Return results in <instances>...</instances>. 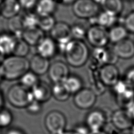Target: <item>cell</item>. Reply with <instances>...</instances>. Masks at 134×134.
Returning <instances> with one entry per match:
<instances>
[{
	"label": "cell",
	"mask_w": 134,
	"mask_h": 134,
	"mask_svg": "<svg viewBox=\"0 0 134 134\" xmlns=\"http://www.w3.org/2000/svg\"><path fill=\"white\" fill-rule=\"evenodd\" d=\"M0 66L3 79L12 81L19 80L29 71V62L26 58L11 55L5 58Z\"/></svg>",
	"instance_id": "1"
},
{
	"label": "cell",
	"mask_w": 134,
	"mask_h": 134,
	"mask_svg": "<svg viewBox=\"0 0 134 134\" xmlns=\"http://www.w3.org/2000/svg\"><path fill=\"white\" fill-rule=\"evenodd\" d=\"M63 53L67 63L74 68L84 65L90 55L87 45L81 40L75 39L66 44Z\"/></svg>",
	"instance_id": "2"
},
{
	"label": "cell",
	"mask_w": 134,
	"mask_h": 134,
	"mask_svg": "<svg viewBox=\"0 0 134 134\" xmlns=\"http://www.w3.org/2000/svg\"><path fill=\"white\" fill-rule=\"evenodd\" d=\"M10 104L16 108H25L34 100L31 90L20 83L10 86L7 92Z\"/></svg>",
	"instance_id": "3"
},
{
	"label": "cell",
	"mask_w": 134,
	"mask_h": 134,
	"mask_svg": "<svg viewBox=\"0 0 134 134\" xmlns=\"http://www.w3.org/2000/svg\"><path fill=\"white\" fill-rule=\"evenodd\" d=\"M112 113L106 109H94L86 115L85 124L91 131L103 130L107 123L110 122Z\"/></svg>",
	"instance_id": "4"
},
{
	"label": "cell",
	"mask_w": 134,
	"mask_h": 134,
	"mask_svg": "<svg viewBox=\"0 0 134 134\" xmlns=\"http://www.w3.org/2000/svg\"><path fill=\"white\" fill-rule=\"evenodd\" d=\"M50 37L56 42L58 49L63 52L66 44L72 39L71 27L63 21L58 22L50 31Z\"/></svg>",
	"instance_id": "5"
},
{
	"label": "cell",
	"mask_w": 134,
	"mask_h": 134,
	"mask_svg": "<svg viewBox=\"0 0 134 134\" xmlns=\"http://www.w3.org/2000/svg\"><path fill=\"white\" fill-rule=\"evenodd\" d=\"M72 10L77 17L88 19L98 14L99 7L93 0H76L72 5Z\"/></svg>",
	"instance_id": "6"
},
{
	"label": "cell",
	"mask_w": 134,
	"mask_h": 134,
	"mask_svg": "<svg viewBox=\"0 0 134 134\" xmlns=\"http://www.w3.org/2000/svg\"><path fill=\"white\" fill-rule=\"evenodd\" d=\"M44 125L51 134H60L65 130L66 119L61 111L52 110L47 114L44 119Z\"/></svg>",
	"instance_id": "7"
},
{
	"label": "cell",
	"mask_w": 134,
	"mask_h": 134,
	"mask_svg": "<svg viewBox=\"0 0 134 134\" xmlns=\"http://www.w3.org/2000/svg\"><path fill=\"white\" fill-rule=\"evenodd\" d=\"M86 37L90 44L95 48H104L109 41L108 32L105 28L97 25L87 29Z\"/></svg>",
	"instance_id": "8"
},
{
	"label": "cell",
	"mask_w": 134,
	"mask_h": 134,
	"mask_svg": "<svg viewBox=\"0 0 134 134\" xmlns=\"http://www.w3.org/2000/svg\"><path fill=\"white\" fill-rule=\"evenodd\" d=\"M47 73L53 84L60 83H63L70 76V70L66 63L57 60L50 64Z\"/></svg>",
	"instance_id": "9"
},
{
	"label": "cell",
	"mask_w": 134,
	"mask_h": 134,
	"mask_svg": "<svg viewBox=\"0 0 134 134\" xmlns=\"http://www.w3.org/2000/svg\"><path fill=\"white\" fill-rule=\"evenodd\" d=\"M96 98L97 95L91 88H83L75 94L73 103L80 109H89L94 105Z\"/></svg>",
	"instance_id": "10"
},
{
	"label": "cell",
	"mask_w": 134,
	"mask_h": 134,
	"mask_svg": "<svg viewBox=\"0 0 134 134\" xmlns=\"http://www.w3.org/2000/svg\"><path fill=\"white\" fill-rule=\"evenodd\" d=\"M98 77L105 86L113 87L119 81V72L114 64H105L99 71Z\"/></svg>",
	"instance_id": "11"
},
{
	"label": "cell",
	"mask_w": 134,
	"mask_h": 134,
	"mask_svg": "<svg viewBox=\"0 0 134 134\" xmlns=\"http://www.w3.org/2000/svg\"><path fill=\"white\" fill-rule=\"evenodd\" d=\"M110 122L118 129L124 131L131 128L133 121L126 109L120 108L112 113Z\"/></svg>",
	"instance_id": "12"
},
{
	"label": "cell",
	"mask_w": 134,
	"mask_h": 134,
	"mask_svg": "<svg viewBox=\"0 0 134 134\" xmlns=\"http://www.w3.org/2000/svg\"><path fill=\"white\" fill-rule=\"evenodd\" d=\"M34 100L40 103L49 100L52 95V87L46 82L39 80L31 89Z\"/></svg>",
	"instance_id": "13"
},
{
	"label": "cell",
	"mask_w": 134,
	"mask_h": 134,
	"mask_svg": "<svg viewBox=\"0 0 134 134\" xmlns=\"http://www.w3.org/2000/svg\"><path fill=\"white\" fill-rule=\"evenodd\" d=\"M29 62V70L38 76L48 73L50 65L49 59L36 53L32 55Z\"/></svg>",
	"instance_id": "14"
},
{
	"label": "cell",
	"mask_w": 134,
	"mask_h": 134,
	"mask_svg": "<svg viewBox=\"0 0 134 134\" xmlns=\"http://www.w3.org/2000/svg\"><path fill=\"white\" fill-rule=\"evenodd\" d=\"M113 50L118 58L130 59L134 56V42L131 40L126 38L115 43Z\"/></svg>",
	"instance_id": "15"
},
{
	"label": "cell",
	"mask_w": 134,
	"mask_h": 134,
	"mask_svg": "<svg viewBox=\"0 0 134 134\" xmlns=\"http://www.w3.org/2000/svg\"><path fill=\"white\" fill-rule=\"evenodd\" d=\"M36 47L37 53L49 60L55 55L58 50L56 42L50 37H46Z\"/></svg>",
	"instance_id": "16"
},
{
	"label": "cell",
	"mask_w": 134,
	"mask_h": 134,
	"mask_svg": "<svg viewBox=\"0 0 134 134\" xmlns=\"http://www.w3.org/2000/svg\"><path fill=\"white\" fill-rule=\"evenodd\" d=\"M0 9L1 16L9 19L19 15L21 8L18 0H3Z\"/></svg>",
	"instance_id": "17"
},
{
	"label": "cell",
	"mask_w": 134,
	"mask_h": 134,
	"mask_svg": "<svg viewBox=\"0 0 134 134\" xmlns=\"http://www.w3.org/2000/svg\"><path fill=\"white\" fill-rule=\"evenodd\" d=\"M44 33L38 27L25 29L21 38L30 46L36 47L46 37Z\"/></svg>",
	"instance_id": "18"
},
{
	"label": "cell",
	"mask_w": 134,
	"mask_h": 134,
	"mask_svg": "<svg viewBox=\"0 0 134 134\" xmlns=\"http://www.w3.org/2000/svg\"><path fill=\"white\" fill-rule=\"evenodd\" d=\"M16 38L9 32L0 34V52L5 57L13 54Z\"/></svg>",
	"instance_id": "19"
},
{
	"label": "cell",
	"mask_w": 134,
	"mask_h": 134,
	"mask_svg": "<svg viewBox=\"0 0 134 134\" xmlns=\"http://www.w3.org/2000/svg\"><path fill=\"white\" fill-rule=\"evenodd\" d=\"M57 9V3L53 0H38L35 8L38 16L52 15Z\"/></svg>",
	"instance_id": "20"
},
{
	"label": "cell",
	"mask_w": 134,
	"mask_h": 134,
	"mask_svg": "<svg viewBox=\"0 0 134 134\" xmlns=\"http://www.w3.org/2000/svg\"><path fill=\"white\" fill-rule=\"evenodd\" d=\"M115 99L120 108L127 109L134 102V90L129 86L125 90L115 95Z\"/></svg>",
	"instance_id": "21"
},
{
	"label": "cell",
	"mask_w": 134,
	"mask_h": 134,
	"mask_svg": "<svg viewBox=\"0 0 134 134\" xmlns=\"http://www.w3.org/2000/svg\"><path fill=\"white\" fill-rule=\"evenodd\" d=\"M7 26L8 32L16 38H21L25 28L23 26L21 15H19L8 19Z\"/></svg>",
	"instance_id": "22"
},
{
	"label": "cell",
	"mask_w": 134,
	"mask_h": 134,
	"mask_svg": "<svg viewBox=\"0 0 134 134\" xmlns=\"http://www.w3.org/2000/svg\"><path fill=\"white\" fill-rule=\"evenodd\" d=\"M71 94L63 83L53 84L52 86V96L59 102L67 100Z\"/></svg>",
	"instance_id": "23"
},
{
	"label": "cell",
	"mask_w": 134,
	"mask_h": 134,
	"mask_svg": "<svg viewBox=\"0 0 134 134\" xmlns=\"http://www.w3.org/2000/svg\"><path fill=\"white\" fill-rule=\"evenodd\" d=\"M101 5L105 12L115 16L120 13L123 9L121 0H104Z\"/></svg>",
	"instance_id": "24"
},
{
	"label": "cell",
	"mask_w": 134,
	"mask_h": 134,
	"mask_svg": "<svg viewBox=\"0 0 134 134\" xmlns=\"http://www.w3.org/2000/svg\"><path fill=\"white\" fill-rule=\"evenodd\" d=\"M127 35V30L122 26H114L108 32L109 41L115 44L126 39Z\"/></svg>",
	"instance_id": "25"
},
{
	"label": "cell",
	"mask_w": 134,
	"mask_h": 134,
	"mask_svg": "<svg viewBox=\"0 0 134 134\" xmlns=\"http://www.w3.org/2000/svg\"><path fill=\"white\" fill-rule=\"evenodd\" d=\"M63 83L71 94H76L83 88L82 80L75 75H70Z\"/></svg>",
	"instance_id": "26"
},
{
	"label": "cell",
	"mask_w": 134,
	"mask_h": 134,
	"mask_svg": "<svg viewBox=\"0 0 134 134\" xmlns=\"http://www.w3.org/2000/svg\"><path fill=\"white\" fill-rule=\"evenodd\" d=\"M30 51V46L22 38H16L12 55L26 58Z\"/></svg>",
	"instance_id": "27"
},
{
	"label": "cell",
	"mask_w": 134,
	"mask_h": 134,
	"mask_svg": "<svg viewBox=\"0 0 134 134\" xmlns=\"http://www.w3.org/2000/svg\"><path fill=\"white\" fill-rule=\"evenodd\" d=\"M21 16L25 29L38 27L39 16L36 13L26 11Z\"/></svg>",
	"instance_id": "28"
},
{
	"label": "cell",
	"mask_w": 134,
	"mask_h": 134,
	"mask_svg": "<svg viewBox=\"0 0 134 134\" xmlns=\"http://www.w3.org/2000/svg\"><path fill=\"white\" fill-rule=\"evenodd\" d=\"M57 23L53 15L39 16L38 27L43 32H50Z\"/></svg>",
	"instance_id": "29"
},
{
	"label": "cell",
	"mask_w": 134,
	"mask_h": 134,
	"mask_svg": "<svg viewBox=\"0 0 134 134\" xmlns=\"http://www.w3.org/2000/svg\"><path fill=\"white\" fill-rule=\"evenodd\" d=\"M116 19V16L104 11L98 15L96 19V23L97 25L106 28L112 26L115 22Z\"/></svg>",
	"instance_id": "30"
},
{
	"label": "cell",
	"mask_w": 134,
	"mask_h": 134,
	"mask_svg": "<svg viewBox=\"0 0 134 134\" xmlns=\"http://www.w3.org/2000/svg\"><path fill=\"white\" fill-rule=\"evenodd\" d=\"M19 80L21 84L29 89H31L40 80L39 79L38 75L29 70L24 74Z\"/></svg>",
	"instance_id": "31"
},
{
	"label": "cell",
	"mask_w": 134,
	"mask_h": 134,
	"mask_svg": "<svg viewBox=\"0 0 134 134\" xmlns=\"http://www.w3.org/2000/svg\"><path fill=\"white\" fill-rule=\"evenodd\" d=\"M93 55L98 63L103 65L107 64V49L104 48H96L93 51Z\"/></svg>",
	"instance_id": "32"
},
{
	"label": "cell",
	"mask_w": 134,
	"mask_h": 134,
	"mask_svg": "<svg viewBox=\"0 0 134 134\" xmlns=\"http://www.w3.org/2000/svg\"><path fill=\"white\" fill-rule=\"evenodd\" d=\"M13 117L12 113L6 108L0 110V127H6L12 122Z\"/></svg>",
	"instance_id": "33"
},
{
	"label": "cell",
	"mask_w": 134,
	"mask_h": 134,
	"mask_svg": "<svg viewBox=\"0 0 134 134\" xmlns=\"http://www.w3.org/2000/svg\"><path fill=\"white\" fill-rule=\"evenodd\" d=\"M85 29L81 25H74L72 27H71L72 37L74 38L75 39L81 40V39L86 36L87 31H86Z\"/></svg>",
	"instance_id": "34"
},
{
	"label": "cell",
	"mask_w": 134,
	"mask_h": 134,
	"mask_svg": "<svg viewBox=\"0 0 134 134\" xmlns=\"http://www.w3.org/2000/svg\"><path fill=\"white\" fill-rule=\"evenodd\" d=\"M41 103L34 100L29 103L26 107V109L28 113L31 114H37L39 113L42 109Z\"/></svg>",
	"instance_id": "35"
},
{
	"label": "cell",
	"mask_w": 134,
	"mask_h": 134,
	"mask_svg": "<svg viewBox=\"0 0 134 134\" xmlns=\"http://www.w3.org/2000/svg\"><path fill=\"white\" fill-rule=\"evenodd\" d=\"M21 9L26 11H31L35 9L38 0H18Z\"/></svg>",
	"instance_id": "36"
},
{
	"label": "cell",
	"mask_w": 134,
	"mask_h": 134,
	"mask_svg": "<svg viewBox=\"0 0 134 134\" xmlns=\"http://www.w3.org/2000/svg\"><path fill=\"white\" fill-rule=\"evenodd\" d=\"M124 25L127 31L134 33V12L126 16L124 20Z\"/></svg>",
	"instance_id": "37"
},
{
	"label": "cell",
	"mask_w": 134,
	"mask_h": 134,
	"mask_svg": "<svg viewBox=\"0 0 134 134\" xmlns=\"http://www.w3.org/2000/svg\"><path fill=\"white\" fill-rule=\"evenodd\" d=\"M103 130L107 134H124L122 131L115 127L111 122L107 123Z\"/></svg>",
	"instance_id": "38"
},
{
	"label": "cell",
	"mask_w": 134,
	"mask_h": 134,
	"mask_svg": "<svg viewBox=\"0 0 134 134\" xmlns=\"http://www.w3.org/2000/svg\"><path fill=\"white\" fill-rule=\"evenodd\" d=\"M77 134H90L91 130L85 125V124H80L76 125L73 128Z\"/></svg>",
	"instance_id": "39"
},
{
	"label": "cell",
	"mask_w": 134,
	"mask_h": 134,
	"mask_svg": "<svg viewBox=\"0 0 134 134\" xmlns=\"http://www.w3.org/2000/svg\"><path fill=\"white\" fill-rule=\"evenodd\" d=\"M125 81L134 90V68L130 69L127 72Z\"/></svg>",
	"instance_id": "40"
},
{
	"label": "cell",
	"mask_w": 134,
	"mask_h": 134,
	"mask_svg": "<svg viewBox=\"0 0 134 134\" xmlns=\"http://www.w3.org/2000/svg\"><path fill=\"white\" fill-rule=\"evenodd\" d=\"M126 110L134 122V102Z\"/></svg>",
	"instance_id": "41"
},
{
	"label": "cell",
	"mask_w": 134,
	"mask_h": 134,
	"mask_svg": "<svg viewBox=\"0 0 134 134\" xmlns=\"http://www.w3.org/2000/svg\"><path fill=\"white\" fill-rule=\"evenodd\" d=\"M6 134H25V133L19 129L12 128L8 130L6 133Z\"/></svg>",
	"instance_id": "42"
},
{
	"label": "cell",
	"mask_w": 134,
	"mask_h": 134,
	"mask_svg": "<svg viewBox=\"0 0 134 134\" xmlns=\"http://www.w3.org/2000/svg\"><path fill=\"white\" fill-rule=\"evenodd\" d=\"M76 0H59V3H62L64 4H73Z\"/></svg>",
	"instance_id": "43"
},
{
	"label": "cell",
	"mask_w": 134,
	"mask_h": 134,
	"mask_svg": "<svg viewBox=\"0 0 134 134\" xmlns=\"http://www.w3.org/2000/svg\"><path fill=\"white\" fill-rule=\"evenodd\" d=\"M90 134H107L103 130H96V131H91Z\"/></svg>",
	"instance_id": "44"
},
{
	"label": "cell",
	"mask_w": 134,
	"mask_h": 134,
	"mask_svg": "<svg viewBox=\"0 0 134 134\" xmlns=\"http://www.w3.org/2000/svg\"><path fill=\"white\" fill-rule=\"evenodd\" d=\"M4 105V99L2 93L0 91V110L3 108Z\"/></svg>",
	"instance_id": "45"
},
{
	"label": "cell",
	"mask_w": 134,
	"mask_h": 134,
	"mask_svg": "<svg viewBox=\"0 0 134 134\" xmlns=\"http://www.w3.org/2000/svg\"><path fill=\"white\" fill-rule=\"evenodd\" d=\"M60 134H77L74 130H64Z\"/></svg>",
	"instance_id": "46"
},
{
	"label": "cell",
	"mask_w": 134,
	"mask_h": 134,
	"mask_svg": "<svg viewBox=\"0 0 134 134\" xmlns=\"http://www.w3.org/2000/svg\"><path fill=\"white\" fill-rule=\"evenodd\" d=\"M5 58H6V57H5L4 55H3L0 52V64H1V63L3 61V60L5 59Z\"/></svg>",
	"instance_id": "47"
},
{
	"label": "cell",
	"mask_w": 134,
	"mask_h": 134,
	"mask_svg": "<svg viewBox=\"0 0 134 134\" xmlns=\"http://www.w3.org/2000/svg\"><path fill=\"white\" fill-rule=\"evenodd\" d=\"M96 3H97L98 5H101L104 0H93Z\"/></svg>",
	"instance_id": "48"
},
{
	"label": "cell",
	"mask_w": 134,
	"mask_h": 134,
	"mask_svg": "<svg viewBox=\"0 0 134 134\" xmlns=\"http://www.w3.org/2000/svg\"><path fill=\"white\" fill-rule=\"evenodd\" d=\"M2 80H3V77L2 72V70L1 69V66H0V82L2 81Z\"/></svg>",
	"instance_id": "49"
},
{
	"label": "cell",
	"mask_w": 134,
	"mask_h": 134,
	"mask_svg": "<svg viewBox=\"0 0 134 134\" xmlns=\"http://www.w3.org/2000/svg\"><path fill=\"white\" fill-rule=\"evenodd\" d=\"M130 130H131V133H132V134H134V122H133V124L132 127H131V128H130Z\"/></svg>",
	"instance_id": "50"
},
{
	"label": "cell",
	"mask_w": 134,
	"mask_h": 134,
	"mask_svg": "<svg viewBox=\"0 0 134 134\" xmlns=\"http://www.w3.org/2000/svg\"><path fill=\"white\" fill-rule=\"evenodd\" d=\"M3 1V0H0V5H1V4L2 3V2Z\"/></svg>",
	"instance_id": "51"
},
{
	"label": "cell",
	"mask_w": 134,
	"mask_h": 134,
	"mask_svg": "<svg viewBox=\"0 0 134 134\" xmlns=\"http://www.w3.org/2000/svg\"><path fill=\"white\" fill-rule=\"evenodd\" d=\"M0 16H1V9H0Z\"/></svg>",
	"instance_id": "52"
}]
</instances>
